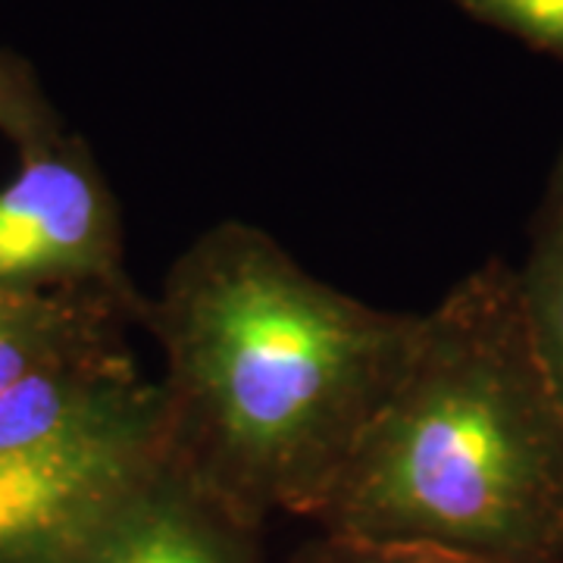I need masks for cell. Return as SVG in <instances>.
Masks as SVG:
<instances>
[{
    "label": "cell",
    "mask_w": 563,
    "mask_h": 563,
    "mask_svg": "<svg viewBox=\"0 0 563 563\" xmlns=\"http://www.w3.org/2000/svg\"><path fill=\"white\" fill-rule=\"evenodd\" d=\"M526 325L563 401V141L529 220V251L517 266Z\"/></svg>",
    "instance_id": "obj_7"
},
{
    "label": "cell",
    "mask_w": 563,
    "mask_h": 563,
    "mask_svg": "<svg viewBox=\"0 0 563 563\" xmlns=\"http://www.w3.org/2000/svg\"><path fill=\"white\" fill-rule=\"evenodd\" d=\"M0 132L20 154L63 139L60 117L41 91L38 76L20 54L0 47Z\"/></svg>",
    "instance_id": "obj_8"
},
{
    "label": "cell",
    "mask_w": 563,
    "mask_h": 563,
    "mask_svg": "<svg viewBox=\"0 0 563 563\" xmlns=\"http://www.w3.org/2000/svg\"><path fill=\"white\" fill-rule=\"evenodd\" d=\"M261 532L166 454L69 563H263Z\"/></svg>",
    "instance_id": "obj_5"
},
{
    "label": "cell",
    "mask_w": 563,
    "mask_h": 563,
    "mask_svg": "<svg viewBox=\"0 0 563 563\" xmlns=\"http://www.w3.org/2000/svg\"><path fill=\"white\" fill-rule=\"evenodd\" d=\"M0 288L101 298L141 325L147 298L125 269L120 203L76 135L20 154L0 188Z\"/></svg>",
    "instance_id": "obj_4"
},
{
    "label": "cell",
    "mask_w": 563,
    "mask_h": 563,
    "mask_svg": "<svg viewBox=\"0 0 563 563\" xmlns=\"http://www.w3.org/2000/svg\"><path fill=\"white\" fill-rule=\"evenodd\" d=\"M470 20L563 60V0H451Z\"/></svg>",
    "instance_id": "obj_9"
},
{
    "label": "cell",
    "mask_w": 563,
    "mask_h": 563,
    "mask_svg": "<svg viewBox=\"0 0 563 563\" xmlns=\"http://www.w3.org/2000/svg\"><path fill=\"white\" fill-rule=\"evenodd\" d=\"M141 325L163 354L166 454L266 526L313 520L398 383L420 313L344 295L263 229L225 220L176 257Z\"/></svg>",
    "instance_id": "obj_1"
},
{
    "label": "cell",
    "mask_w": 563,
    "mask_h": 563,
    "mask_svg": "<svg viewBox=\"0 0 563 563\" xmlns=\"http://www.w3.org/2000/svg\"><path fill=\"white\" fill-rule=\"evenodd\" d=\"M166 457L157 379L125 344L0 391V563H69Z\"/></svg>",
    "instance_id": "obj_3"
},
{
    "label": "cell",
    "mask_w": 563,
    "mask_h": 563,
    "mask_svg": "<svg viewBox=\"0 0 563 563\" xmlns=\"http://www.w3.org/2000/svg\"><path fill=\"white\" fill-rule=\"evenodd\" d=\"M291 563H492L483 558H466L454 551L439 548H420V544H385V542H361V539H344L320 532L317 539L303 542Z\"/></svg>",
    "instance_id": "obj_10"
},
{
    "label": "cell",
    "mask_w": 563,
    "mask_h": 563,
    "mask_svg": "<svg viewBox=\"0 0 563 563\" xmlns=\"http://www.w3.org/2000/svg\"><path fill=\"white\" fill-rule=\"evenodd\" d=\"M135 320L101 298L0 288V391L44 366L125 344Z\"/></svg>",
    "instance_id": "obj_6"
},
{
    "label": "cell",
    "mask_w": 563,
    "mask_h": 563,
    "mask_svg": "<svg viewBox=\"0 0 563 563\" xmlns=\"http://www.w3.org/2000/svg\"><path fill=\"white\" fill-rule=\"evenodd\" d=\"M310 523L492 563H563V401L517 266L488 257L420 329Z\"/></svg>",
    "instance_id": "obj_2"
}]
</instances>
